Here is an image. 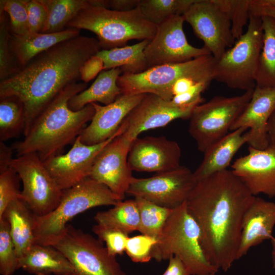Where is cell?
I'll return each mask as SVG.
<instances>
[{
	"mask_svg": "<svg viewBox=\"0 0 275 275\" xmlns=\"http://www.w3.org/2000/svg\"><path fill=\"white\" fill-rule=\"evenodd\" d=\"M92 231L98 239L105 244V247L111 255L116 257L118 255H122L125 251L129 237L128 234L98 224L93 227Z\"/></svg>",
	"mask_w": 275,
	"mask_h": 275,
	"instance_id": "41",
	"label": "cell"
},
{
	"mask_svg": "<svg viewBox=\"0 0 275 275\" xmlns=\"http://www.w3.org/2000/svg\"><path fill=\"white\" fill-rule=\"evenodd\" d=\"M140 0H109V8L112 10L126 12L136 8Z\"/></svg>",
	"mask_w": 275,
	"mask_h": 275,
	"instance_id": "47",
	"label": "cell"
},
{
	"mask_svg": "<svg viewBox=\"0 0 275 275\" xmlns=\"http://www.w3.org/2000/svg\"><path fill=\"white\" fill-rule=\"evenodd\" d=\"M104 70L102 59L97 55L86 61L80 69V79L88 83Z\"/></svg>",
	"mask_w": 275,
	"mask_h": 275,
	"instance_id": "43",
	"label": "cell"
},
{
	"mask_svg": "<svg viewBox=\"0 0 275 275\" xmlns=\"http://www.w3.org/2000/svg\"><path fill=\"white\" fill-rule=\"evenodd\" d=\"M122 74L119 68L103 70L90 87L69 100V107L77 111L92 103L98 102L104 105L112 103L122 94L117 84L118 78Z\"/></svg>",
	"mask_w": 275,
	"mask_h": 275,
	"instance_id": "27",
	"label": "cell"
},
{
	"mask_svg": "<svg viewBox=\"0 0 275 275\" xmlns=\"http://www.w3.org/2000/svg\"><path fill=\"white\" fill-rule=\"evenodd\" d=\"M200 236L199 228L188 212L185 202L173 209L152 248V258L161 261L176 256L190 275H215L219 270L207 260Z\"/></svg>",
	"mask_w": 275,
	"mask_h": 275,
	"instance_id": "4",
	"label": "cell"
},
{
	"mask_svg": "<svg viewBox=\"0 0 275 275\" xmlns=\"http://www.w3.org/2000/svg\"><path fill=\"white\" fill-rule=\"evenodd\" d=\"M25 128L24 107L15 96L0 98V142L17 138Z\"/></svg>",
	"mask_w": 275,
	"mask_h": 275,
	"instance_id": "32",
	"label": "cell"
},
{
	"mask_svg": "<svg viewBox=\"0 0 275 275\" xmlns=\"http://www.w3.org/2000/svg\"><path fill=\"white\" fill-rule=\"evenodd\" d=\"M13 148L7 146L4 142H0V172L11 167Z\"/></svg>",
	"mask_w": 275,
	"mask_h": 275,
	"instance_id": "46",
	"label": "cell"
},
{
	"mask_svg": "<svg viewBox=\"0 0 275 275\" xmlns=\"http://www.w3.org/2000/svg\"><path fill=\"white\" fill-rule=\"evenodd\" d=\"M255 197L227 169L197 181L186 200L206 257L217 269L227 271L237 260L243 219Z\"/></svg>",
	"mask_w": 275,
	"mask_h": 275,
	"instance_id": "1",
	"label": "cell"
},
{
	"mask_svg": "<svg viewBox=\"0 0 275 275\" xmlns=\"http://www.w3.org/2000/svg\"><path fill=\"white\" fill-rule=\"evenodd\" d=\"M270 241L271 244V259L272 266L273 268L275 270V237H273Z\"/></svg>",
	"mask_w": 275,
	"mask_h": 275,
	"instance_id": "51",
	"label": "cell"
},
{
	"mask_svg": "<svg viewBox=\"0 0 275 275\" xmlns=\"http://www.w3.org/2000/svg\"><path fill=\"white\" fill-rule=\"evenodd\" d=\"M28 0H1V13L9 16L11 33L23 35L29 33L27 4Z\"/></svg>",
	"mask_w": 275,
	"mask_h": 275,
	"instance_id": "38",
	"label": "cell"
},
{
	"mask_svg": "<svg viewBox=\"0 0 275 275\" xmlns=\"http://www.w3.org/2000/svg\"><path fill=\"white\" fill-rule=\"evenodd\" d=\"M122 200L106 186L90 177L63 190L58 206L43 216L36 215L35 243L52 245L63 233L67 223L86 210L100 206L115 205Z\"/></svg>",
	"mask_w": 275,
	"mask_h": 275,
	"instance_id": "6",
	"label": "cell"
},
{
	"mask_svg": "<svg viewBox=\"0 0 275 275\" xmlns=\"http://www.w3.org/2000/svg\"><path fill=\"white\" fill-rule=\"evenodd\" d=\"M261 17L262 45L256 77V86L275 87V19ZM255 86V87H256Z\"/></svg>",
	"mask_w": 275,
	"mask_h": 275,
	"instance_id": "30",
	"label": "cell"
},
{
	"mask_svg": "<svg viewBox=\"0 0 275 275\" xmlns=\"http://www.w3.org/2000/svg\"><path fill=\"white\" fill-rule=\"evenodd\" d=\"M254 89L240 95L215 96L197 105L189 118V133L204 153L228 133L250 100Z\"/></svg>",
	"mask_w": 275,
	"mask_h": 275,
	"instance_id": "9",
	"label": "cell"
},
{
	"mask_svg": "<svg viewBox=\"0 0 275 275\" xmlns=\"http://www.w3.org/2000/svg\"><path fill=\"white\" fill-rule=\"evenodd\" d=\"M183 16L216 60L234 45L230 21L213 0H196Z\"/></svg>",
	"mask_w": 275,
	"mask_h": 275,
	"instance_id": "14",
	"label": "cell"
},
{
	"mask_svg": "<svg viewBox=\"0 0 275 275\" xmlns=\"http://www.w3.org/2000/svg\"><path fill=\"white\" fill-rule=\"evenodd\" d=\"M196 0H140L138 8L150 22L157 25L175 15H183Z\"/></svg>",
	"mask_w": 275,
	"mask_h": 275,
	"instance_id": "33",
	"label": "cell"
},
{
	"mask_svg": "<svg viewBox=\"0 0 275 275\" xmlns=\"http://www.w3.org/2000/svg\"><path fill=\"white\" fill-rule=\"evenodd\" d=\"M261 17L251 14L246 30L216 60L213 78L231 89L246 91L256 86L262 45Z\"/></svg>",
	"mask_w": 275,
	"mask_h": 275,
	"instance_id": "8",
	"label": "cell"
},
{
	"mask_svg": "<svg viewBox=\"0 0 275 275\" xmlns=\"http://www.w3.org/2000/svg\"><path fill=\"white\" fill-rule=\"evenodd\" d=\"M267 130L269 145L275 148V110L268 120Z\"/></svg>",
	"mask_w": 275,
	"mask_h": 275,
	"instance_id": "49",
	"label": "cell"
},
{
	"mask_svg": "<svg viewBox=\"0 0 275 275\" xmlns=\"http://www.w3.org/2000/svg\"><path fill=\"white\" fill-rule=\"evenodd\" d=\"M157 242L156 238L142 234L128 237L125 252L134 262H148L152 258L151 251Z\"/></svg>",
	"mask_w": 275,
	"mask_h": 275,
	"instance_id": "40",
	"label": "cell"
},
{
	"mask_svg": "<svg viewBox=\"0 0 275 275\" xmlns=\"http://www.w3.org/2000/svg\"><path fill=\"white\" fill-rule=\"evenodd\" d=\"M250 13L259 17L268 16L275 19V8L255 6L251 3Z\"/></svg>",
	"mask_w": 275,
	"mask_h": 275,
	"instance_id": "48",
	"label": "cell"
},
{
	"mask_svg": "<svg viewBox=\"0 0 275 275\" xmlns=\"http://www.w3.org/2000/svg\"><path fill=\"white\" fill-rule=\"evenodd\" d=\"M34 275H73L74 269L66 257L52 245L35 243L18 260V269Z\"/></svg>",
	"mask_w": 275,
	"mask_h": 275,
	"instance_id": "25",
	"label": "cell"
},
{
	"mask_svg": "<svg viewBox=\"0 0 275 275\" xmlns=\"http://www.w3.org/2000/svg\"><path fill=\"white\" fill-rule=\"evenodd\" d=\"M10 166L22 182L21 199L36 215L47 214L58 206L63 190L36 153L17 156Z\"/></svg>",
	"mask_w": 275,
	"mask_h": 275,
	"instance_id": "11",
	"label": "cell"
},
{
	"mask_svg": "<svg viewBox=\"0 0 275 275\" xmlns=\"http://www.w3.org/2000/svg\"><path fill=\"white\" fill-rule=\"evenodd\" d=\"M18 269V257L10 233V225L5 218H0V273L13 275Z\"/></svg>",
	"mask_w": 275,
	"mask_h": 275,
	"instance_id": "37",
	"label": "cell"
},
{
	"mask_svg": "<svg viewBox=\"0 0 275 275\" xmlns=\"http://www.w3.org/2000/svg\"><path fill=\"white\" fill-rule=\"evenodd\" d=\"M149 41L144 40L132 45L101 49L96 55L102 59L104 70L119 68L122 74L139 73L148 68L144 50Z\"/></svg>",
	"mask_w": 275,
	"mask_h": 275,
	"instance_id": "29",
	"label": "cell"
},
{
	"mask_svg": "<svg viewBox=\"0 0 275 275\" xmlns=\"http://www.w3.org/2000/svg\"><path fill=\"white\" fill-rule=\"evenodd\" d=\"M20 180L19 175L12 167L0 172V218L11 202L21 199Z\"/></svg>",
	"mask_w": 275,
	"mask_h": 275,
	"instance_id": "39",
	"label": "cell"
},
{
	"mask_svg": "<svg viewBox=\"0 0 275 275\" xmlns=\"http://www.w3.org/2000/svg\"><path fill=\"white\" fill-rule=\"evenodd\" d=\"M181 154L178 144L164 136L137 138L131 144L128 162L132 171L159 173L180 167Z\"/></svg>",
	"mask_w": 275,
	"mask_h": 275,
	"instance_id": "18",
	"label": "cell"
},
{
	"mask_svg": "<svg viewBox=\"0 0 275 275\" xmlns=\"http://www.w3.org/2000/svg\"><path fill=\"white\" fill-rule=\"evenodd\" d=\"M79 35L78 30L66 28L57 33H28L23 35L10 34V51L21 68L35 57L55 45Z\"/></svg>",
	"mask_w": 275,
	"mask_h": 275,
	"instance_id": "24",
	"label": "cell"
},
{
	"mask_svg": "<svg viewBox=\"0 0 275 275\" xmlns=\"http://www.w3.org/2000/svg\"><path fill=\"white\" fill-rule=\"evenodd\" d=\"M146 94H121L112 103L101 105L92 103L95 113L90 123L79 135L81 142L88 145L102 143L118 130L130 112Z\"/></svg>",
	"mask_w": 275,
	"mask_h": 275,
	"instance_id": "20",
	"label": "cell"
},
{
	"mask_svg": "<svg viewBox=\"0 0 275 275\" xmlns=\"http://www.w3.org/2000/svg\"><path fill=\"white\" fill-rule=\"evenodd\" d=\"M47 16L41 33H52L66 29L68 23L82 10L90 6L107 7L106 0H41Z\"/></svg>",
	"mask_w": 275,
	"mask_h": 275,
	"instance_id": "28",
	"label": "cell"
},
{
	"mask_svg": "<svg viewBox=\"0 0 275 275\" xmlns=\"http://www.w3.org/2000/svg\"><path fill=\"white\" fill-rule=\"evenodd\" d=\"M126 126L123 121L112 137L94 145L82 143L79 135L67 153L48 159L43 162L44 166L62 190L69 188L89 177L97 156L111 142L124 132Z\"/></svg>",
	"mask_w": 275,
	"mask_h": 275,
	"instance_id": "15",
	"label": "cell"
},
{
	"mask_svg": "<svg viewBox=\"0 0 275 275\" xmlns=\"http://www.w3.org/2000/svg\"><path fill=\"white\" fill-rule=\"evenodd\" d=\"M275 110V87L256 86L249 103L232 125L230 130L249 129V146L264 149L269 146L267 134L268 120Z\"/></svg>",
	"mask_w": 275,
	"mask_h": 275,
	"instance_id": "21",
	"label": "cell"
},
{
	"mask_svg": "<svg viewBox=\"0 0 275 275\" xmlns=\"http://www.w3.org/2000/svg\"><path fill=\"white\" fill-rule=\"evenodd\" d=\"M94 219L98 225L128 235L140 229V213L134 199L120 201L107 210L98 212Z\"/></svg>",
	"mask_w": 275,
	"mask_h": 275,
	"instance_id": "31",
	"label": "cell"
},
{
	"mask_svg": "<svg viewBox=\"0 0 275 275\" xmlns=\"http://www.w3.org/2000/svg\"><path fill=\"white\" fill-rule=\"evenodd\" d=\"M249 153L237 158L231 171L256 196L264 194L275 197V148L269 145L264 149L249 146Z\"/></svg>",
	"mask_w": 275,
	"mask_h": 275,
	"instance_id": "19",
	"label": "cell"
},
{
	"mask_svg": "<svg viewBox=\"0 0 275 275\" xmlns=\"http://www.w3.org/2000/svg\"><path fill=\"white\" fill-rule=\"evenodd\" d=\"M197 105L178 106L157 95L146 94L124 119L127 127L122 134L133 141L145 131L165 126L177 119L189 118Z\"/></svg>",
	"mask_w": 275,
	"mask_h": 275,
	"instance_id": "17",
	"label": "cell"
},
{
	"mask_svg": "<svg viewBox=\"0 0 275 275\" xmlns=\"http://www.w3.org/2000/svg\"><path fill=\"white\" fill-rule=\"evenodd\" d=\"M52 246L70 261L73 275H126L101 240L70 225Z\"/></svg>",
	"mask_w": 275,
	"mask_h": 275,
	"instance_id": "10",
	"label": "cell"
},
{
	"mask_svg": "<svg viewBox=\"0 0 275 275\" xmlns=\"http://www.w3.org/2000/svg\"><path fill=\"white\" fill-rule=\"evenodd\" d=\"M101 48L97 39L78 35L40 53L0 82V98L15 96L24 107L26 135L39 114L66 87L77 82L85 62Z\"/></svg>",
	"mask_w": 275,
	"mask_h": 275,
	"instance_id": "2",
	"label": "cell"
},
{
	"mask_svg": "<svg viewBox=\"0 0 275 275\" xmlns=\"http://www.w3.org/2000/svg\"><path fill=\"white\" fill-rule=\"evenodd\" d=\"M132 142L123 134L116 138L97 156L89 176L122 200L133 178L128 162Z\"/></svg>",
	"mask_w": 275,
	"mask_h": 275,
	"instance_id": "16",
	"label": "cell"
},
{
	"mask_svg": "<svg viewBox=\"0 0 275 275\" xmlns=\"http://www.w3.org/2000/svg\"><path fill=\"white\" fill-rule=\"evenodd\" d=\"M5 12L0 13V79L3 80L17 73L21 68L9 47L10 23Z\"/></svg>",
	"mask_w": 275,
	"mask_h": 275,
	"instance_id": "36",
	"label": "cell"
},
{
	"mask_svg": "<svg viewBox=\"0 0 275 275\" xmlns=\"http://www.w3.org/2000/svg\"><path fill=\"white\" fill-rule=\"evenodd\" d=\"M27 10L29 33H41L47 16L45 5L41 0H28Z\"/></svg>",
	"mask_w": 275,
	"mask_h": 275,
	"instance_id": "42",
	"label": "cell"
},
{
	"mask_svg": "<svg viewBox=\"0 0 275 275\" xmlns=\"http://www.w3.org/2000/svg\"><path fill=\"white\" fill-rule=\"evenodd\" d=\"M140 217L139 231L157 239L173 209L160 206L140 197H135Z\"/></svg>",
	"mask_w": 275,
	"mask_h": 275,
	"instance_id": "34",
	"label": "cell"
},
{
	"mask_svg": "<svg viewBox=\"0 0 275 275\" xmlns=\"http://www.w3.org/2000/svg\"><path fill=\"white\" fill-rule=\"evenodd\" d=\"M184 21L183 15H175L157 25L155 35L144 50L148 68L211 54L204 46L196 47L189 43L183 30Z\"/></svg>",
	"mask_w": 275,
	"mask_h": 275,
	"instance_id": "13",
	"label": "cell"
},
{
	"mask_svg": "<svg viewBox=\"0 0 275 275\" xmlns=\"http://www.w3.org/2000/svg\"><path fill=\"white\" fill-rule=\"evenodd\" d=\"M161 275H190L182 260L174 256L169 259L167 269Z\"/></svg>",
	"mask_w": 275,
	"mask_h": 275,
	"instance_id": "45",
	"label": "cell"
},
{
	"mask_svg": "<svg viewBox=\"0 0 275 275\" xmlns=\"http://www.w3.org/2000/svg\"><path fill=\"white\" fill-rule=\"evenodd\" d=\"M87 88V83L75 82L63 90L36 118L23 140L13 145L17 156L36 153L44 162L73 143L92 120L95 108L91 103L74 111L68 102Z\"/></svg>",
	"mask_w": 275,
	"mask_h": 275,
	"instance_id": "3",
	"label": "cell"
},
{
	"mask_svg": "<svg viewBox=\"0 0 275 275\" xmlns=\"http://www.w3.org/2000/svg\"><path fill=\"white\" fill-rule=\"evenodd\" d=\"M245 128H240L228 133L208 148L203 159L194 172L197 181L227 169L238 150L248 143L249 134Z\"/></svg>",
	"mask_w": 275,
	"mask_h": 275,
	"instance_id": "23",
	"label": "cell"
},
{
	"mask_svg": "<svg viewBox=\"0 0 275 275\" xmlns=\"http://www.w3.org/2000/svg\"><path fill=\"white\" fill-rule=\"evenodd\" d=\"M213 1L228 16L233 37L238 40L244 33V27L248 24L251 0Z\"/></svg>",
	"mask_w": 275,
	"mask_h": 275,
	"instance_id": "35",
	"label": "cell"
},
{
	"mask_svg": "<svg viewBox=\"0 0 275 275\" xmlns=\"http://www.w3.org/2000/svg\"><path fill=\"white\" fill-rule=\"evenodd\" d=\"M215 61L211 54H207L185 62L154 66L139 73H123L117 84L122 94H151L171 101L172 88L181 78L189 77L210 84L214 79Z\"/></svg>",
	"mask_w": 275,
	"mask_h": 275,
	"instance_id": "7",
	"label": "cell"
},
{
	"mask_svg": "<svg viewBox=\"0 0 275 275\" xmlns=\"http://www.w3.org/2000/svg\"><path fill=\"white\" fill-rule=\"evenodd\" d=\"M251 5L255 6L275 8V0H251Z\"/></svg>",
	"mask_w": 275,
	"mask_h": 275,
	"instance_id": "50",
	"label": "cell"
},
{
	"mask_svg": "<svg viewBox=\"0 0 275 275\" xmlns=\"http://www.w3.org/2000/svg\"><path fill=\"white\" fill-rule=\"evenodd\" d=\"M67 28L94 33L101 49L108 50L125 46L131 40H151L157 25L149 21L138 7L121 12L92 6L79 12Z\"/></svg>",
	"mask_w": 275,
	"mask_h": 275,
	"instance_id": "5",
	"label": "cell"
},
{
	"mask_svg": "<svg viewBox=\"0 0 275 275\" xmlns=\"http://www.w3.org/2000/svg\"><path fill=\"white\" fill-rule=\"evenodd\" d=\"M36 214L21 198L11 202L2 216L9 222L10 233L18 258L35 243Z\"/></svg>",
	"mask_w": 275,
	"mask_h": 275,
	"instance_id": "26",
	"label": "cell"
},
{
	"mask_svg": "<svg viewBox=\"0 0 275 275\" xmlns=\"http://www.w3.org/2000/svg\"><path fill=\"white\" fill-rule=\"evenodd\" d=\"M275 226V202L255 196L243 219L237 260L250 249L271 240Z\"/></svg>",
	"mask_w": 275,
	"mask_h": 275,
	"instance_id": "22",
	"label": "cell"
},
{
	"mask_svg": "<svg viewBox=\"0 0 275 275\" xmlns=\"http://www.w3.org/2000/svg\"><path fill=\"white\" fill-rule=\"evenodd\" d=\"M196 183L194 172L181 166L148 178L133 177L127 194L174 209L186 201Z\"/></svg>",
	"mask_w": 275,
	"mask_h": 275,
	"instance_id": "12",
	"label": "cell"
},
{
	"mask_svg": "<svg viewBox=\"0 0 275 275\" xmlns=\"http://www.w3.org/2000/svg\"><path fill=\"white\" fill-rule=\"evenodd\" d=\"M201 82L202 81H198L194 78L189 77H185L177 80L172 88L173 97L188 91L195 85Z\"/></svg>",
	"mask_w": 275,
	"mask_h": 275,
	"instance_id": "44",
	"label": "cell"
}]
</instances>
